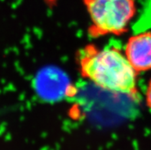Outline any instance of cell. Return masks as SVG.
Here are the masks:
<instances>
[{"mask_svg":"<svg viewBox=\"0 0 151 150\" xmlns=\"http://www.w3.org/2000/svg\"><path fill=\"white\" fill-rule=\"evenodd\" d=\"M36 87L41 96L52 100L63 95L67 97L71 86L67 85L65 77L59 71L48 69L38 74Z\"/></svg>","mask_w":151,"mask_h":150,"instance_id":"4","label":"cell"},{"mask_svg":"<svg viewBox=\"0 0 151 150\" xmlns=\"http://www.w3.org/2000/svg\"><path fill=\"white\" fill-rule=\"evenodd\" d=\"M81 74L92 84L114 93L135 97L137 72L117 45L88 44L78 55Z\"/></svg>","mask_w":151,"mask_h":150,"instance_id":"1","label":"cell"},{"mask_svg":"<svg viewBox=\"0 0 151 150\" xmlns=\"http://www.w3.org/2000/svg\"><path fill=\"white\" fill-rule=\"evenodd\" d=\"M127 58L137 72L151 70V32H144L130 37L124 48Z\"/></svg>","mask_w":151,"mask_h":150,"instance_id":"3","label":"cell"},{"mask_svg":"<svg viewBox=\"0 0 151 150\" xmlns=\"http://www.w3.org/2000/svg\"><path fill=\"white\" fill-rule=\"evenodd\" d=\"M146 103H147V106L151 110V79L148 83L147 91H146Z\"/></svg>","mask_w":151,"mask_h":150,"instance_id":"5","label":"cell"},{"mask_svg":"<svg viewBox=\"0 0 151 150\" xmlns=\"http://www.w3.org/2000/svg\"><path fill=\"white\" fill-rule=\"evenodd\" d=\"M91 20L89 33L98 37L127 32L137 11L136 0H82Z\"/></svg>","mask_w":151,"mask_h":150,"instance_id":"2","label":"cell"}]
</instances>
